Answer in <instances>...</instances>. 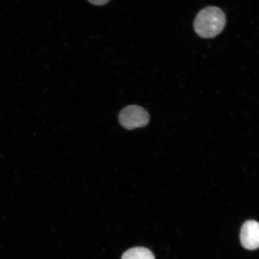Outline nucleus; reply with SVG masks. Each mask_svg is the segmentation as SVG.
I'll use <instances>...</instances> for the list:
<instances>
[{"instance_id": "obj_3", "label": "nucleus", "mask_w": 259, "mask_h": 259, "mask_svg": "<svg viewBox=\"0 0 259 259\" xmlns=\"http://www.w3.org/2000/svg\"><path fill=\"white\" fill-rule=\"evenodd\" d=\"M240 239L241 244L247 250H254L259 248V223L248 220L242 225Z\"/></svg>"}, {"instance_id": "obj_5", "label": "nucleus", "mask_w": 259, "mask_h": 259, "mask_svg": "<svg viewBox=\"0 0 259 259\" xmlns=\"http://www.w3.org/2000/svg\"><path fill=\"white\" fill-rule=\"evenodd\" d=\"M88 1L93 5L102 6L106 5L110 0H88Z\"/></svg>"}, {"instance_id": "obj_4", "label": "nucleus", "mask_w": 259, "mask_h": 259, "mask_svg": "<svg viewBox=\"0 0 259 259\" xmlns=\"http://www.w3.org/2000/svg\"><path fill=\"white\" fill-rule=\"evenodd\" d=\"M121 259H155V257L153 252L148 248L138 247L126 251Z\"/></svg>"}, {"instance_id": "obj_2", "label": "nucleus", "mask_w": 259, "mask_h": 259, "mask_svg": "<svg viewBox=\"0 0 259 259\" xmlns=\"http://www.w3.org/2000/svg\"><path fill=\"white\" fill-rule=\"evenodd\" d=\"M118 119L123 127L133 130L147 125L150 121V115L142 107L131 105L122 110L119 113Z\"/></svg>"}, {"instance_id": "obj_1", "label": "nucleus", "mask_w": 259, "mask_h": 259, "mask_svg": "<svg viewBox=\"0 0 259 259\" xmlns=\"http://www.w3.org/2000/svg\"><path fill=\"white\" fill-rule=\"evenodd\" d=\"M226 25V16L222 10L209 6L201 10L194 21V28L197 35L205 38L219 35Z\"/></svg>"}]
</instances>
